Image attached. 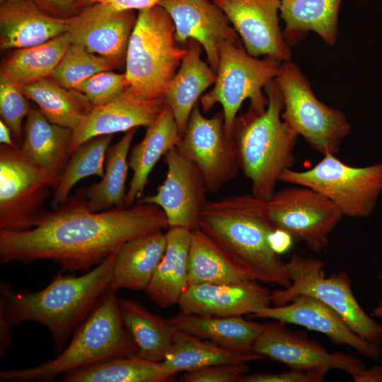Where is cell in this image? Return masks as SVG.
<instances>
[{
    "label": "cell",
    "mask_w": 382,
    "mask_h": 382,
    "mask_svg": "<svg viewBox=\"0 0 382 382\" xmlns=\"http://www.w3.org/2000/svg\"><path fill=\"white\" fill-rule=\"evenodd\" d=\"M84 188H79L52 211L43 210L33 228L0 231L1 263L48 260L64 272H86L127 241L169 228L163 211L151 204L137 202L93 212L88 208Z\"/></svg>",
    "instance_id": "1"
},
{
    "label": "cell",
    "mask_w": 382,
    "mask_h": 382,
    "mask_svg": "<svg viewBox=\"0 0 382 382\" xmlns=\"http://www.w3.org/2000/svg\"><path fill=\"white\" fill-rule=\"evenodd\" d=\"M116 252L80 276L61 270L46 287L35 292H16L9 284L1 282L0 310L13 325L32 321L46 326L57 355L110 284Z\"/></svg>",
    "instance_id": "2"
},
{
    "label": "cell",
    "mask_w": 382,
    "mask_h": 382,
    "mask_svg": "<svg viewBox=\"0 0 382 382\" xmlns=\"http://www.w3.org/2000/svg\"><path fill=\"white\" fill-rule=\"evenodd\" d=\"M197 227L255 280L283 288L290 286L285 263L270 244L274 227L266 201L252 193L207 200Z\"/></svg>",
    "instance_id": "3"
},
{
    "label": "cell",
    "mask_w": 382,
    "mask_h": 382,
    "mask_svg": "<svg viewBox=\"0 0 382 382\" xmlns=\"http://www.w3.org/2000/svg\"><path fill=\"white\" fill-rule=\"evenodd\" d=\"M264 91L267 107L262 110L248 108L237 116L231 136L252 194L267 201L275 192L282 172L295 165L299 135L282 118L283 99L274 79L265 85Z\"/></svg>",
    "instance_id": "4"
},
{
    "label": "cell",
    "mask_w": 382,
    "mask_h": 382,
    "mask_svg": "<svg viewBox=\"0 0 382 382\" xmlns=\"http://www.w3.org/2000/svg\"><path fill=\"white\" fill-rule=\"evenodd\" d=\"M117 289L110 284L57 357L29 368L6 369L0 380L50 382L65 373L101 361L137 355L138 349L120 312Z\"/></svg>",
    "instance_id": "5"
},
{
    "label": "cell",
    "mask_w": 382,
    "mask_h": 382,
    "mask_svg": "<svg viewBox=\"0 0 382 382\" xmlns=\"http://www.w3.org/2000/svg\"><path fill=\"white\" fill-rule=\"evenodd\" d=\"M186 52L177 45L173 21L162 6L139 11L126 54L127 87L142 98H163Z\"/></svg>",
    "instance_id": "6"
},
{
    "label": "cell",
    "mask_w": 382,
    "mask_h": 382,
    "mask_svg": "<svg viewBox=\"0 0 382 382\" xmlns=\"http://www.w3.org/2000/svg\"><path fill=\"white\" fill-rule=\"evenodd\" d=\"M219 53L216 81L213 88L202 97V109L206 112L214 105H221L225 131L231 136L237 113L246 99L250 100L248 108L262 110L267 107L264 87L275 78L282 62L253 57L242 42L224 40L219 42Z\"/></svg>",
    "instance_id": "7"
},
{
    "label": "cell",
    "mask_w": 382,
    "mask_h": 382,
    "mask_svg": "<svg viewBox=\"0 0 382 382\" xmlns=\"http://www.w3.org/2000/svg\"><path fill=\"white\" fill-rule=\"evenodd\" d=\"M274 79L282 96L283 121L323 156L339 153L351 132L345 113L319 100L307 78L291 60L282 62Z\"/></svg>",
    "instance_id": "8"
},
{
    "label": "cell",
    "mask_w": 382,
    "mask_h": 382,
    "mask_svg": "<svg viewBox=\"0 0 382 382\" xmlns=\"http://www.w3.org/2000/svg\"><path fill=\"white\" fill-rule=\"evenodd\" d=\"M285 265L291 283L288 287L271 291V304L284 306L299 295L313 296L337 311L359 336L374 344L382 342V325L362 309L353 294L346 272L325 277L323 261L297 254L292 255Z\"/></svg>",
    "instance_id": "9"
},
{
    "label": "cell",
    "mask_w": 382,
    "mask_h": 382,
    "mask_svg": "<svg viewBox=\"0 0 382 382\" xmlns=\"http://www.w3.org/2000/svg\"><path fill=\"white\" fill-rule=\"evenodd\" d=\"M279 181L313 189L333 202L343 216L365 218L374 212L382 192V162L356 167L328 154L308 170H284Z\"/></svg>",
    "instance_id": "10"
},
{
    "label": "cell",
    "mask_w": 382,
    "mask_h": 382,
    "mask_svg": "<svg viewBox=\"0 0 382 382\" xmlns=\"http://www.w3.org/2000/svg\"><path fill=\"white\" fill-rule=\"evenodd\" d=\"M53 187L46 173L18 146H0V231L33 228Z\"/></svg>",
    "instance_id": "11"
},
{
    "label": "cell",
    "mask_w": 382,
    "mask_h": 382,
    "mask_svg": "<svg viewBox=\"0 0 382 382\" xmlns=\"http://www.w3.org/2000/svg\"><path fill=\"white\" fill-rule=\"evenodd\" d=\"M274 228L288 233L313 251L329 243V236L343 214L330 199L312 188L295 185L275 191L266 201Z\"/></svg>",
    "instance_id": "12"
},
{
    "label": "cell",
    "mask_w": 382,
    "mask_h": 382,
    "mask_svg": "<svg viewBox=\"0 0 382 382\" xmlns=\"http://www.w3.org/2000/svg\"><path fill=\"white\" fill-rule=\"evenodd\" d=\"M176 148L197 166L208 193L219 192L241 170L235 141L224 129L222 110L206 117L197 103Z\"/></svg>",
    "instance_id": "13"
},
{
    "label": "cell",
    "mask_w": 382,
    "mask_h": 382,
    "mask_svg": "<svg viewBox=\"0 0 382 382\" xmlns=\"http://www.w3.org/2000/svg\"><path fill=\"white\" fill-rule=\"evenodd\" d=\"M253 352L294 370L335 369L353 377L366 368L359 358L340 352H328L306 333L291 330L278 320L265 323Z\"/></svg>",
    "instance_id": "14"
},
{
    "label": "cell",
    "mask_w": 382,
    "mask_h": 382,
    "mask_svg": "<svg viewBox=\"0 0 382 382\" xmlns=\"http://www.w3.org/2000/svg\"><path fill=\"white\" fill-rule=\"evenodd\" d=\"M137 18L134 10L120 11L106 4L96 3L66 18L65 33L71 43L109 59L116 68L125 64Z\"/></svg>",
    "instance_id": "15"
},
{
    "label": "cell",
    "mask_w": 382,
    "mask_h": 382,
    "mask_svg": "<svg viewBox=\"0 0 382 382\" xmlns=\"http://www.w3.org/2000/svg\"><path fill=\"white\" fill-rule=\"evenodd\" d=\"M166 178L153 195L141 197L137 202L159 207L165 213L169 227H197L199 212L207 202V192L203 176L197 166L175 147L165 155Z\"/></svg>",
    "instance_id": "16"
},
{
    "label": "cell",
    "mask_w": 382,
    "mask_h": 382,
    "mask_svg": "<svg viewBox=\"0 0 382 382\" xmlns=\"http://www.w3.org/2000/svg\"><path fill=\"white\" fill-rule=\"evenodd\" d=\"M212 1L223 11L250 55L291 60V47L279 24V0Z\"/></svg>",
    "instance_id": "17"
},
{
    "label": "cell",
    "mask_w": 382,
    "mask_h": 382,
    "mask_svg": "<svg viewBox=\"0 0 382 382\" xmlns=\"http://www.w3.org/2000/svg\"><path fill=\"white\" fill-rule=\"evenodd\" d=\"M249 316L274 319L319 332L325 335L332 343L351 347L359 354L371 359L377 360L381 356L378 345L354 333L337 311L311 296L299 295L284 306H270Z\"/></svg>",
    "instance_id": "18"
},
{
    "label": "cell",
    "mask_w": 382,
    "mask_h": 382,
    "mask_svg": "<svg viewBox=\"0 0 382 382\" xmlns=\"http://www.w3.org/2000/svg\"><path fill=\"white\" fill-rule=\"evenodd\" d=\"M158 5L173 21L176 42L187 44L190 40L199 42L215 72L219 64L220 40L242 42L223 11L213 1L162 0Z\"/></svg>",
    "instance_id": "19"
},
{
    "label": "cell",
    "mask_w": 382,
    "mask_h": 382,
    "mask_svg": "<svg viewBox=\"0 0 382 382\" xmlns=\"http://www.w3.org/2000/svg\"><path fill=\"white\" fill-rule=\"evenodd\" d=\"M166 105L163 98L145 99L127 87L116 99L93 107L83 121L72 130L69 144L71 154L87 140L100 135L125 132L139 127H149Z\"/></svg>",
    "instance_id": "20"
},
{
    "label": "cell",
    "mask_w": 382,
    "mask_h": 382,
    "mask_svg": "<svg viewBox=\"0 0 382 382\" xmlns=\"http://www.w3.org/2000/svg\"><path fill=\"white\" fill-rule=\"evenodd\" d=\"M259 282L250 279L231 284H190L178 305L184 313L249 316L271 304L270 290Z\"/></svg>",
    "instance_id": "21"
},
{
    "label": "cell",
    "mask_w": 382,
    "mask_h": 382,
    "mask_svg": "<svg viewBox=\"0 0 382 382\" xmlns=\"http://www.w3.org/2000/svg\"><path fill=\"white\" fill-rule=\"evenodd\" d=\"M72 129L50 122L38 108L26 116L21 151L48 176L54 189L70 158Z\"/></svg>",
    "instance_id": "22"
},
{
    "label": "cell",
    "mask_w": 382,
    "mask_h": 382,
    "mask_svg": "<svg viewBox=\"0 0 382 382\" xmlns=\"http://www.w3.org/2000/svg\"><path fill=\"white\" fill-rule=\"evenodd\" d=\"M65 28L66 19L45 13L30 0L1 1V50L43 43L65 33Z\"/></svg>",
    "instance_id": "23"
},
{
    "label": "cell",
    "mask_w": 382,
    "mask_h": 382,
    "mask_svg": "<svg viewBox=\"0 0 382 382\" xmlns=\"http://www.w3.org/2000/svg\"><path fill=\"white\" fill-rule=\"evenodd\" d=\"M171 109L166 105L156 120L147 127L142 140L135 144L128 160L132 177L126 193L125 207H131L140 199L149 175L158 160L181 140Z\"/></svg>",
    "instance_id": "24"
},
{
    "label": "cell",
    "mask_w": 382,
    "mask_h": 382,
    "mask_svg": "<svg viewBox=\"0 0 382 382\" xmlns=\"http://www.w3.org/2000/svg\"><path fill=\"white\" fill-rule=\"evenodd\" d=\"M178 331L212 342L241 354H254L256 340L265 323L249 321L241 316L184 313L169 318Z\"/></svg>",
    "instance_id": "25"
},
{
    "label": "cell",
    "mask_w": 382,
    "mask_h": 382,
    "mask_svg": "<svg viewBox=\"0 0 382 382\" xmlns=\"http://www.w3.org/2000/svg\"><path fill=\"white\" fill-rule=\"evenodd\" d=\"M186 48L187 52L163 96L172 110L181 137L198 99L214 85L216 76L208 62L202 60L203 48L199 42L190 40Z\"/></svg>",
    "instance_id": "26"
},
{
    "label": "cell",
    "mask_w": 382,
    "mask_h": 382,
    "mask_svg": "<svg viewBox=\"0 0 382 382\" xmlns=\"http://www.w3.org/2000/svg\"><path fill=\"white\" fill-rule=\"evenodd\" d=\"M166 236L165 253L144 290L153 302L163 308L178 304L190 285L187 262L191 229L169 227Z\"/></svg>",
    "instance_id": "27"
},
{
    "label": "cell",
    "mask_w": 382,
    "mask_h": 382,
    "mask_svg": "<svg viewBox=\"0 0 382 382\" xmlns=\"http://www.w3.org/2000/svg\"><path fill=\"white\" fill-rule=\"evenodd\" d=\"M166 248L163 230L138 236L117 250L110 285L116 289L145 290Z\"/></svg>",
    "instance_id": "28"
},
{
    "label": "cell",
    "mask_w": 382,
    "mask_h": 382,
    "mask_svg": "<svg viewBox=\"0 0 382 382\" xmlns=\"http://www.w3.org/2000/svg\"><path fill=\"white\" fill-rule=\"evenodd\" d=\"M342 0H279L286 43L293 46L310 31L334 45L338 35V13Z\"/></svg>",
    "instance_id": "29"
},
{
    "label": "cell",
    "mask_w": 382,
    "mask_h": 382,
    "mask_svg": "<svg viewBox=\"0 0 382 382\" xmlns=\"http://www.w3.org/2000/svg\"><path fill=\"white\" fill-rule=\"evenodd\" d=\"M123 324L132 337L137 356L161 362L170 350L176 328L170 319H163L151 313L140 302L118 298Z\"/></svg>",
    "instance_id": "30"
},
{
    "label": "cell",
    "mask_w": 382,
    "mask_h": 382,
    "mask_svg": "<svg viewBox=\"0 0 382 382\" xmlns=\"http://www.w3.org/2000/svg\"><path fill=\"white\" fill-rule=\"evenodd\" d=\"M187 271L190 284L254 279L198 227L191 230Z\"/></svg>",
    "instance_id": "31"
},
{
    "label": "cell",
    "mask_w": 382,
    "mask_h": 382,
    "mask_svg": "<svg viewBox=\"0 0 382 382\" xmlns=\"http://www.w3.org/2000/svg\"><path fill=\"white\" fill-rule=\"evenodd\" d=\"M20 88L50 122L72 130L93 107L80 92L64 87L52 76Z\"/></svg>",
    "instance_id": "32"
},
{
    "label": "cell",
    "mask_w": 382,
    "mask_h": 382,
    "mask_svg": "<svg viewBox=\"0 0 382 382\" xmlns=\"http://www.w3.org/2000/svg\"><path fill=\"white\" fill-rule=\"evenodd\" d=\"M265 359L255 353H235L209 340L178 330L170 350L161 363L169 374L175 376L181 371L212 365L248 364Z\"/></svg>",
    "instance_id": "33"
},
{
    "label": "cell",
    "mask_w": 382,
    "mask_h": 382,
    "mask_svg": "<svg viewBox=\"0 0 382 382\" xmlns=\"http://www.w3.org/2000/svg\"><path fill=\"white\" fill-rule=\"evenodd\" d=\"M161 362L137 355L110 359L65 373L64 382H163L174 379Z\"/></svg>",
    "instance_id": "34"
},
{
    "label": "cell",
    "mask_w": 382,
    "mask_h": 382,
    "mask_svg": "<svg viewBox=\"0 0 382 382\" xmlns=\"http://www.w3.org/2000/svg\"><path fill=\"white\" fill-rule=\"evenodd\" d=\"M138 128L127 131L119 141L110 146L106 156L103 177L84 188L90 211L100 212L125 207V183L129 169L128 154Z\"/></svg>",
    "instance_id": "35"
},
{
    "label": "cell",
    "mask_w": 382,
    "mask_h": 382,
    "mask_svg": "<svg viewBox=\"0 0 382 382\" xmlns=\"http://www.w3.org/2000/svg\"><path fill=\"white\" fill-rule=\"evenodd\" d=\"M71 43L64 33L43 43L16 49L2 61L0 74L19 86L50 76Z\"/></svg>",
    "instance_id": "36"
},
{
    "label": "cell",
    "mask_w": 382,
    "mask_h": 382,
    "mask_svg": "<svg viewBox=\"0 0 382 382\" xmlns=\"http://www.w3.org/2000/svg\"><path fill=\"white\" fill-rule=\"evenodd\" d=\"M112 137L113 134L93 137L81 144L71 154L59 182L52 192V209L64 202L81 180L91 175L103 177L107 151Z\"/></svg>",
    "instance_id": "37"
},
{
    "label": "cell",
    "mask_w": 382,
    "mask_h": 382,
    "mask_svg": "<svg viewBox=\"0 0 382 382\" xmlns=\"http://www.w3.org/2000/svg\"><path fill=\"white\" fill-rule=\"evenodd\" d=\"M115 68L109 59L90 52L80 45L71 43L50 76L64 87L75 90L91 76Z\"/></svg>",
    "instance_id": "38"
},
{
    "label": "cell",
    "mask_w": 382,
    "mask_h": 382,
    "mask_svg": "<svg viewBox=\"0 0 382 382\" xmlns=\"http://www.w3.org/2000/svg\"><path fill=\"white\" fill-rule=\"evenodd\" d=\"M19 86L0 74L1 120L9 128L16 144L23 141L22 123L30 108Z\"/></svg>",
    "instance_id": "39"
},
{
    "label": "cell",
    "mask_w": 382,
    "mask_h": 382,
    "mask_svg": "<svg viewBox=\"0 0 382 382\" xmlns=\"http://www.w3.org/2000/svg\"><path fill=\"white\" fill-rule=\"evenodd\" d=\"M127 87L125 73L108 70L88 78L75 90L83 94L93 107H98L116 99Z\"/></svg>",
    "instance_id": "40"
},
{
    "label": "cell",
    "mask_w": 382,
    "mask_h": 382,
    "mask_svg": "<svg viewBox=\"0 0 382 382\" xmlns=\"http://www.w3.org/2000/svg\"><path fill=\"white\" fill-rule=\"evenodd\" d=\"M250 370L247 364H224L185 371L180 377L184 382H240Z\"/></svg>",
    "instance_id": "41"
},
{
    "label": "cell",
    "mask_w": 382,
    "mask_h": 382,
    "mask_svg": "<svg viewBox=\"0 0 382 382\" xmlns=\"http://www.w3.org/2000/svg\"><path fill=\"white\" fill-rule=\"evenodd\" d=\"M327 369L294 370L281 373H255L245 374L240 382H321Z\"/></svg>",
    "instance_id": "42"
},
{
    "label": "cell",
    "mask_w": 382,
    "mask_h": 382,
    "mask_svg": "<svg viewBox=\"0 0 382 382\" xmlns=\"http://www.w3.org/2000/svg\"><path fill=\"white\" fill-rule=\"evenodd\" d=\"M30 1L45 13L64 19L74 16L80 11L77 6V0Z\"/></svg>",
    "instance_id": "43"
},
{
    "label": "cell",
    "mask_w": 382,
    "mask_h": 382,
    "mask_svg": "<svg viewBox=\"0 0 382 382\" xmlns=\"http://www.w3.org/2000/svg\"><path fill=\"white\" fill-rule=\"evenodd\" d=\"M162 0H91L88 5L96 3L106 4L114 8L122 10H144L158 5Z\"/></svg>",
    "instance_id": "44"
},
{
    "label": "cell",
    "mask_w": 382,
    "mask_h": 382,
    "mask_svg": "<svg viewBox=\"0 0 382 382\" xmlns=\"http://www.w3.org/2000/svg\"><path fill=\"white\" fill-rule=\"evenodd\" d=\"M269 241L272 250L282 255L290 249L294 241L286 231L274 228L269 236Z\"/></svg>",
    "instance_id": "45"
},
{
    "label": "cell",
    "mask_w": 382,
    "mask_h": 382,
    "mask_svg": "<svg viewBox=\"0 0 382 382\" xmlns=\"http://www.w3.org/2000/svg\"><path fill=\"white\" fill-rule=\"evenodd\" d=\"M13 325L6 318L4 313L0 310V358H2L11 345Z\"/></svg>",
    "instance_id": "46"
},
{
    "label": "cell",
    "mask_w": 382,
    "mask_h": 382,
    "mask_svg": "<svg viewBox=\"0 0 382 382\" xmlns=\"http://www.w3.org/2000/svg\"><path fill=\"white\" fill-rule=\"evenodd\" d=\"M352 378L354 382H382V366L365 368Z\"/></svg>",
    "instance_id": "47"
},
{
    "label": "cell",
    "mask_w": 382,
    "mask_h": 382,
    "mask_svg": "<svg viewBox=\"0 0 382 382\" xmlns=\"http://www.w3.org/2000/svg\"><path fill=\"white\" fill-rule=\"evenodd\" d=\"M0 142L1 144L18 146L13 141L11 130L1 120H0Z\"/></svg>",
    "instance_id": "48"
},
{
    "label": "cell",
    "mask_w": 382,
    "mask_h": 382,
    "mask_svg": "<svg viewBox=\"0 0 382 382\" xmlns=\"http://www.w3.org/2000/svg\"><path fill=\"white\" fill-rule=\"evenodd\" d=\"M380 279H382V272L378 274ZM371 315L373 316L382 319V300L373 309Z\"/></svg>",
    "instance_id": "49"
},
{
    "label": "cell",
    "mask_w": 382,
    "mask_h": 382,
    "mask_svg": "<svg viewBox=\"0 0 382 382\" xmlns=\"http://www.w3.org/2000/svg\"><path fill=\"white\" fill-rule=\"evenodd\" d=\"M91 0H77V6L79 9L89 4Z\"/></svg>",
    "instance_id": "50"
}]
</instances>
